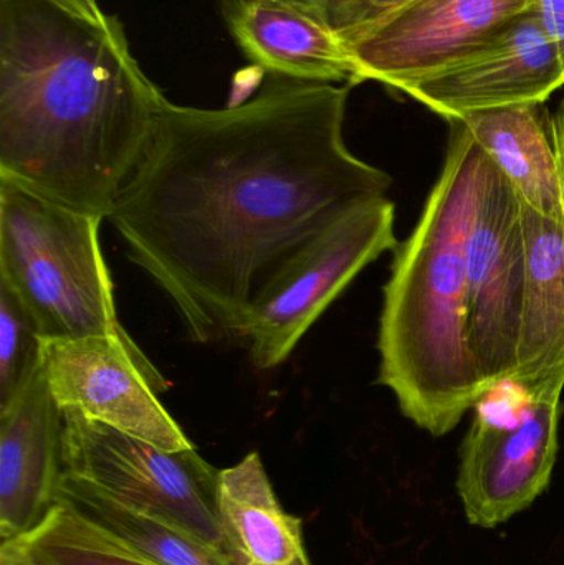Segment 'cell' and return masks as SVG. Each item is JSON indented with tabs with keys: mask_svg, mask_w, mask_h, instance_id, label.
Listing matches in <instances>:
<instances>
[{
	"mask_svg": "<svg viewBox=\"0 0 564 565\" xmlns=\"http://www.w3.org/2000/svg\"><path fill=\"white\" fill-rule=\"evenodd\" d=\"M526 282L517 369L510 384L526 401L564 391V224L522 202Z\"/></svg>",
	"mask_w": 564,
	"mask_h": 565,
	"instance_id": "14",
	"label": "cell"
},
{
	"mask_svg": "<svg viewBox=\"0 0 564 565\" xmlns=\"http://www.w3.org/2000/svg\"><path fill=\"white\" fill-rule=\"evenodd\" d=\"M55 2L65 7V9L72 10L76 15L93 20V22H105L109 17L103 12L98 0H55Z\"/></svg>",
	"mask_w": 564,
	"mask_h": 565,
	"instance_id": "23",
	"label": "cell"
},
{
	"mask_svg": "<svg viewBox=\"0 0 564 565\" xmlns=\"http://www.w3.org/2000/svg\"><path fill=\"white\" fill-rule=\"evenodd\" d=\"M564 86V66L535 9L510 20L460 58L400 93L449 119L517 105H543Z\"/></svg>",
	"mask_w": 564,
	"mask_h": 565,
	"instance_id": "9",
	"label": "cell"
},
{
	"mask_svg": "<svg viewBox=\"0 0 564 565\" xmlns=\"http://www.w3.org/2000/svg\"><path fill=\"white\" fill-rule=\"evenodd\" d=\"M63 473L219 551V471L195 448L169 451L63 408Z\"/></svg>",
	"mask_w": 564,
	"mask_h": 565,
	"instance_id": "6",
	"label": "cell"
},
{
	"mask_svg": "<svg viewBox=\"0 0 564 565\" xmlns=\"http://www.w3.org/2000/svg\"><path fill=\"white\" fill-rule=\"evenodd\" d=\"M217 521L227 565H311L304 524L281 507L257 451L219 471Z\"/></svg>",
	"mask_w": 564,
	"mask_h": 565,
	"instance_id": "15",
	"label": "cell"
},
{
	"mask_svg": "<svg viewBox=\"0 0 564 565\" xmlns=\"http://www.w3.org/2000/svg\"><path fill=\"white\" fill-rule=\"evenodd\" d=\"M9 543L33 565H156L60 503L33 533Z\"/></svg>",
	"mask_w": 564,
	"mask_h": 565,
	"instance_id": "18",
	"label": "cell"
},
{
	"mask_svg": "<svg viewBox=\"0 0 564 565\" xmlns=\"http://www.w3.org/2000/svg\"><path fill=\"white\" fill-rule=\"evenodd\" d=\"M533 9L539 13L543 29L555 43L564 66V0H533Z\"/></svg>",
	"mask_w": 564,
	"mask_h": 565,
	"instance_id": "21",
	"label": "cell"
},
{
	"mask_svg": "<svg viewBox=\"0 0 564 565\" xmlns=\"http://www.w3.org/2000/svg\"><path fill=\"white\" fill-rule=\"evenodd\" d=\"M164 98L116 17L0 0V178L105 221Z\"/></svg>",
	"mask_w": 564,
	"mask_h": 565,
	"instance_id": "2",
	"label": "cell"
},
{
	"mask_svg": "<svg viewBox=\"0 0 564 565\" xmlns=\"http://www.w3.org/2000/svg\"><path fill=\"white\" fill-rule=\"evenodd\" d=\"M224 15L244 55L270 75L358 85L350 46L315 0H228Z\"/></svg>",
	"mask_w": 564,
	"mask_h": 565,
	"instance_id": "13",
	"label": "cell"
},
{
	"mask_svg": "<svg viewBox=\"0 0 564 565\" xmlns=\"http://www.w3.org/2000/svg\"><path fill=\"white\" fill-rule=\"evenodd\" d=\"M63 411L45 374L0 407V540L29 536L56 507Z\"/></svg>",
	"mask_w": 564,
	"mask_h": 565,
	"instance_id": "12",
	"label": "cell"
},
{
	"mask_svg": "<svg viewBox=\"0 0 564 565\" xmlns=\"http://www.w3.org/2000/svg\"><path fill=\"white\" fill-rule=\"evenodd\" d=\"M43 342L22 302L0 281V407L12 402L42 371Z\"/></svg>",
	"mask_w": 564,
	"mask_h": 565,
	"instance_id": "19",
	"label": "cell"
},
{
	"mask_svg": "<svg viewBox=\"0 0 564 565\" xmlns=\"http://www.w3.org/2000/svg\"><path fill=\"white\" fill-rule=\"evenodd\" d=\"M533 9V0H416L350 46L357 83L401 92L433 75Z\"/></svg>",
	"mask_w": 564,
	"mask_h": 565,
	"instance_id": "11",
	"label": "cell"
},
{
	"mask_svg": "<svg viewBox=\"0 0 564 565\" xmlns=\"http://www.w3.org/2000/svg\"><path fill=\"white\" fill-rule=\"evenodd\" d=\"M447 122L446 161L419 224L397 245L377 335V382L436 437L489 394L470 352L464 254L483 149L460 119Z\"/></svg>",
	"mask_w": 564,
	"mask_h": 565,
	"instance_id": "3",
	"label": "cell"
},
{
	"mask_svg": "<svg viewBox=\"0 0 564 565\" xmlns=\"http://www.w3.org/2000/svg\"><path fill=\"white\" fill-rule=\"evenodd\" d=\"M351 86L272 75L227 108L162 102L108 221L192 341L242 338L291 254L353 205L386 198L393 178L344 141Z\"/></svg>",
	"mask_w": 564,
	"mask_h": 565,
	"instance_id": "1",
	"label": "cell"
},
{
	"mask_svg": "<svg viewBox=\"0 0 564 565\" xmlns=\"http://www.w3.org/2000/svg\"><path fill=\"white\" fill-rule=\"evenodd\" d=\"M102 221L0 178V281L45 341L129 339L99 247Z\"/></svg>",
	"mask_w": 564,
	"mask_h": 565,
	"instance_id": "4",
	"label": "cell"
},
{
	"mask_svg": "<svg viewBox=\"0 0 564 565\" xmlns=\"http://www.w3.org/2000/svg\"><path fill=\"white\" fill-rule=\"evenodd\" d=\"M457 119L509 179L523 204L564 224L558 161L542 105L486 109Z\"/></svg>",
	"mask_w": 564,
	"mask_h": 565,
	"instance_id": "16",
	"label": "cell"
},
{
	"mask_svg": "<svg viewBox=\"0 0 564 565\" xmlns=\"http://www.w3.org/2000/svg\"><path fill=\"white\" fill-rule=\"evenodd\" d=\"M549 126L550 132H552L553 146H555L556 161H558L564 215V108L560 109L555 116H549Z\"/></svg>",
	"mask_w": 564,
	"mask_h": 565,
	"instance_id": "22",
	"label": "cell"
},
{
	"mask_svg": "<svg viewBox=\"0 0 564 565\" xmlns=\"http://www.w3.org/2000/svg\"><path fill=\"white\" fill-rule=\"evenodd\" d=\"M43 374L60 408L169 451L194 448L159 402L169 387L131 338L86 335L43 342Z\"/></svg>",
	"mask_w": 564,
	"mask_h": 565,
	"instance_id": "8",
	"label": "cell"
},
{
	"mask_svg": "<svg viewBox=\"0 0 564 565\" xmlns=\"http://www.w3.org/2000/svg\"><path fill=\"white\" fill-rule=\"evenodd\" d=\"M467 329L487 392L517 369L526 282L522 199L483 151L466 232Z\"/></svg>",
	"mask_w": 564,
	"mask_h": 565,
	"instance_id": "7",
	"label": "cell"
},
{
	"mask_svg": "<svg viewBox=\"0 0 564 565\" xmlns=\"http://www.w3.org/2000/svg\"><path fill=\"white\" fill-rule=\"evenodd\" d=\"M416 0H320L328 25L348 46L383 25Z\"/></svg>",
	"mask_w": 564,
	"mask_h": 565,
	"instance_id": "20",
	"label": "cell"
},
{
	"mask_svg": "<svg viewBox=\"0 0 564 565\" xmlns=\"http://www.w3.org/2000/svg\"><path fill=\"white\" fill-rule=\"evenodd\" d=\"M56 503L156 565H227L217 550L181 527L126 507L79 478L62 473Z\"/></svg>",
	"mask_w": 564,
	"mask_h": 565,
	"instance_id": "17",
	"label": "cell"
},
{
	"mask_svg": "<svg viewBox=\"0 0 564 565\" xmlns=\"http://www.w3.org/2000/svg\"><path fill=\"white\" fill-rule=\"evenodd\" d=\"M394 221L390 199L360 202L281 264L258 291L242 331L255 367L270 371L284 364L351 281L381 255L396 250Z\"/></svg>",
	"mask_w": 564,
	"mask_h": 565,
	"instance_id": "5",
	"label": "cell"
},
{
	"mask_svg": "<svg viewBox=\"0 0 564 565\" xmlns=\"http://www.w3.org/2000/svg\"><path fill=\"white\" fill-rule=\"evenodd\" d=\"M315 2H320V0H315Z\"/></svg>",
	"mask_w": 564,
	"mask_h": 565,
	"instance_id": "25",
	"label": "cell"
},
{
	"mask_svg": "<svg viewBox=\"0 0 564 565\" xmlns=\"http://www.w3.org/2000/svg\"><path fill=\"white\" fill-rule=\"evenodd\" d=\"M562 401H526L502 422L480 412L460 451V500L467 520L493 527L526 510L552 481Z\"/></svg>",
	"mask_w": 564,
	"mask_h": 565,
	"instance_id": "10",
	"label": "cell"
},
{
	"mask_svg": "<svg viewBox=\"0 0 564 565\" xmlns=\"http://www.w3.org/2000/svg\"><path fill=\"white\" fill-rule=\"evenodd\" d=\"M0 565H33L20 553L13 543H2L0 547Z\"/></svg>",
	"mask_w": 564,
	"mask_h": 565,
	"instance_id": "24",
	"label": "cell"
}]
</instances>
